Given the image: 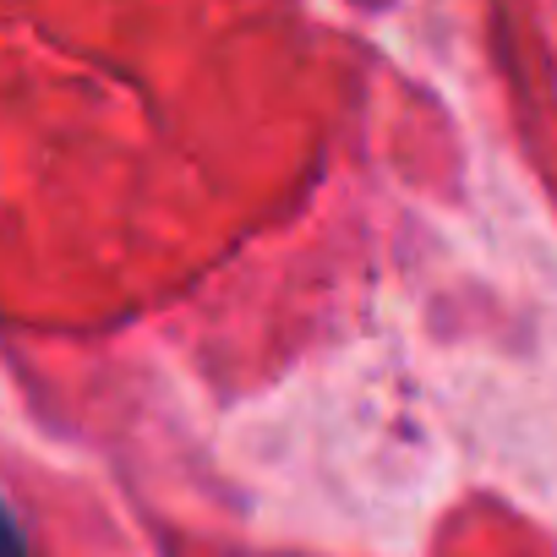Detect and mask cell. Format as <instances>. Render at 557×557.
I'll use <instances>...</instances> for the list:
<instances>
[{
	"label": "cell",
	"mask_w": 557,
	"mask_h": 557,
	"mask_svg": "<svg viewBox=\"0 0 557 557\" xmlns=\"http://www.w3.org/2000/svg\"><path fill=\"white\" fill-rule=\"evenodd\" d=\"M0 557H28V535L7 503H0Z\"/></svg>",
	"instance_id": "cell-1"
}]
</instances>
